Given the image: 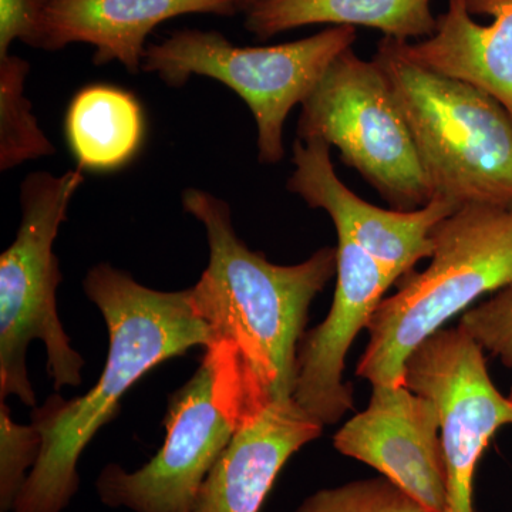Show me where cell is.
I'll use <instances>...</instances> for the list:
<instances>
[{
	"instance_id": "obj_1",
	"label": "cell",
	"mask_w": 512,
	"mask_h": 512,
	"mask_svg": "<svg viewBox=\"0 0 512 512\" xmlns=\"http://www.w3.org/2000/svg\"><path fill=\"white\" fill-rule=\"evenodd\" d=\"M183 207L207 231L210 261L190 288L191 302L208 328L204 357L215 404L238 430L292 399L309 308L338 272V249L320 248L301 264H272L238 237L221 198L188 188Z\"/></svg>"
},
{
	"instance_id": "obj_2",
	"label": "cell",
	"mask_w": 512,
	"mask_h": 512,
	"mask_svg": "<svg viewBox=\"0 0 512 512\" xmlns=\"http://www.w3.org/2000/svg\"><path fill=\"white\" fill-rule=\"evenodd\" d=\"M87 298L99 308L110 335L103 373L82 397L50 396L32 413L42 450L13 512H62L79 490L82 453L137 380L165 360L208 345V328L192 306L190 289L161 292L138 284L109 264L87 272Z\"/></svg>"
},
{
	"instance_id": "obj_3",
	"label": "cell",
	"mask_w": 512,
	"mask_h": 512,
	"mask_svg": "<svg viewBox=\"0 0 512 512\" xmlns=\"http://www.w3.org/2000/svg\"><path fill=\"white\" fill-rule=\"evenodd\" d=\"M431 241L430 265L403 276L370 320L356 375L372 386L404 384L414 349L477 299L512 284V208L464 205L434 227Z\"/></svg>"
},
{
	"instance_id": "obj_4",
	"label": "cell",
	"mask_w": 512,
	"mask_h": 512,
	"mask_svg": "<svg viewBox=\"0 0 512 512\" xmlns=\"http://www.w3.org/2000/svg\"><path fill=\"white\" fill-rule=\"evenodd\" d=\"M375 62L407 121L433 198L512 208V117L490 94L410 62L384 37Z\"/></svg>"
},
{
	"instance_id": "obj_5",
	"label": "cell",
	"mask_w": 512,
	"mask_h": 512,
	"mask_svg": "<svg viewBox=\"0 0 512 512\" xmlns=\"http://www.w3.org/2000/svg\"><path fill=\"white\" fill-rule=\"evenodd\" d=\"M83 181V168L77 167L62 175L30 174L20 188L22 221L0 258V400L16 396L35 407L26 363L33 340L45 343L56 390L82 383L83 357L70 346L57 315L63 276L53 244Z\"/></svg>"
},
{
	"instance_id": "obj_6",
	"label": "cell",
	"mask_w": 512,
	"mask_h": 512,
	"mask_svg": "<svg viewBox=\"0 0 512 512\" xmlns=\"http://www.w3.org/2000/svg\"><path fill=\"white\" fill-rule=\"evenodd\" d=\"M355 40L356 28L335 26L285 45L239 47L215 30L183 29L148 45L141 70L171 87H183L194 74L227 84L252 111L258 160L276 164L285 157L286 117Z\"/></svg>"
},
{
	"instance_id": "obj_7",
	"label": "cell",
	"mask_w": 512,
	"mask_h": 512,
	"mask_svg": "<svg viewBox=\"0 0 512 512\" xmlns=\"http://www.w3.org/2000/svg\"><path fill=\"white\" fill-rule=\"evenodd\" d=\"M298 138H320L396 211L431 201L412 131L379 64L352 47L338 56L302 103Z\"/></svg>"
},
{
	"instance_id": "obj_8",
	"label": "cell",
	"mask_w": 512,
	"mask_h": 512,
	"mask_svg": "<svg viewBox=\"0 0 512 512\" xmlns=\"http://www.w3.org/2000/svg\"><path fill=\"white\" fill-rule=\"evenodd\" d=\"M484 353L460 326L443 328L414 349L404 366V386L440 410L447 512H476L478 463L497 431L512 426V402L491 380Z\"/></svg>"
},
{
	"instance_id": "obj_9",
	"label": "cell",
	"mask_w": 512,
	"mask_h": 512,
	"mask_svg": "<svg viewBox=\"0 0 512 512\" xmlns=\"http://www.w3.org/2000/svg\"><path fill=\"white\" fill-rule=\"evenodd\" d=\"M167 436L156 456L136 471L109 464L96 481L101 503L134 512H192L202 483L235 430L214 400L207 359L170 399Z\"/></svg>"
},
{
	"instance_id": "obj_10",
	"label": "cell",
	"mask_w": 512,
	"mask_h": 512,
	"mask_svg": "<svg viewBox=\"0 0 512 512\" xmlns=\"http://www.w3.org/2000/svg\"><path fill=\"white\" fill-rule=\"evenodd\" d=\"M369 404L333 437L343 456L367 464L427 512H447L439 407L400 386H372Z\"/></svg>"
},
{
	"instance_id": "obj_11",
	"label": "cell",
	"mask_w": 512,
	"mask_h": 512,
	"mask_svg": "<svg viewBox=\"0 0 512 512\" xmlns=\"http://www.w3.org/2000/svg\"><path fill=\"white\" fill-rule=\"evenodd\" d=\"M336 232L338 284L328 316L303 335L292 396L322 426L338 423L353 410V387L343 380L346 356L356 336L369 328L384 293L397 284L346 232Z\"/></svg>"
},
{
	"instance_id": "obj_12",
	"label": "cell",
	"mask_w": 512,
	"mask_h": 512,
	"mask_svg": "<svg viewBox=\"0 0 512 512\" xmlns=\"http://www.w3.org/2000/svg\"><path fill=\"white\" fill-rule=\"evenodd\" d=\"M295 173L288 190L316 210L328 212L335 228L346 232L367 255L397 279L433 255L431 231L458 210L457 205L433 198L416 211L384 210L370 204L340 181L330 146L320 138L293 144Z\"/></svg>"
},
{
	"instance_id": "obj_13",
	"label": "cell",
	"mask_w": 512,
	"mask_h": 512,
	"mask_svg": "<svg viewBox=\"0 0 512 512\" xmlns=\"http://www.w3.org/2000/svg\"><path fill=\"white\" fill-rule=\"evenodd\" d=\"M323 426L292 399L269 407L234 436L202 483L192 512H259L289 458Z\"/></svg>"
},
{
	"instance_id": "obj_14",
	"label": "cell",
	"mask_w": 512,
	"mask_h": 512,
	"mask_svg": "<svg viewBox=\"0 0 512 512\" xmlns=\"http://www.w3.org/2000/svg\"><path fill=\"white\" fill-rule=\"evenodd\" d=\"M396 45L410 62L490 94L512 117V0H448L433 36Z\"/></svg>"
},
{
	"instance_id": "obj_15",
	"label": "cell",
	"mask_w": 512,
	"mask_h": 512,
	"mask_svg": "<svg viewBox=\"0 0 512 512\" xmlns=\"http://www.w3.org/2000/svg\"><path fill=\"white\" fill-rule=\"evenodd\" d=\"M237 12L235 0H49L36 47L59 50L87 43L96 49L97 66L120 62L127 72L138 73L147 37L160 23L190 13Z\"/></svg>"
},
{
	"instance_id": "obj_16",
	"label": "cell",
	"mask_w": 512,
	"mask_h": 512,
	"mask_svg": "<svg viewBox=\"0 0 512 512\" xmlns=\"http://www.w3.org/2000/svg\"><path fill=\"white\" fill-rule=\"evenodd\" d=\"M431 0H261L248 10L245 29L258 39L286 30L332 23L366 26L400 42L433 36L437 29Z\"/></svg>"
},
{
	"instance_id": "obj_17",
	"label": "cell",
	"mask_w": 512,
	"mask_h": 512,
	"mask_svg": "<svg viewBox=\"0 0 512 512\" xmlns=\"http://www.w3.org/2000/svg\"><path fill=\"white\" fill-rule=\"evenodd\" d=\"M64 124L67 143L83 170H116L134 157L144 134L138 101L110 86L77 93Z\"/></svg>"
},
{
	"instance_id": "obj_18",
	"label": "cell",
	"mask_w": 512,
	"mask_h": 512,
	"mask_svg": "<svg viewBox=\"0 0 512 512\" xmlns=\"http://www.w3.org/2000/svg\"><path fill=\"white\" fill-rule=\"evenodd\" d=\"M30 64L18 56L0 57V170L55 154L25 97Z\"/></svg>"
},
{
	"instance_id": "obj_19",
	"label": "cell",
	"mask_w": 512,
	"mask_h": 512,
	"mask_svg": "<svg viewBox=\"0 0 512 512\" xmlns=\"http://www.w3.org/2000/svg\"><path fill=\"white\" fill-rule=\"evenodd\" d=\"M295 512H427L387 478L350 481L309 495Z\"/></svg>"
},
{
	"instance_id": "obj_20",
	"label": "cell",
	"mask_w": 512,
	"mask_h": 512,
	"mask_svg": "<svg viewBox=\"0 0 512 512\" xmlns=\"http://www.w3.org/2000/svg\"><path fill=\"white\" fill-rule=\"evenodd\" d=\"M40 450L39 430L33 424L23 426L13 421L5 400H0V512L15 508Z\"/></svg>"
},
{
	"instance_id": "obj_21",
	"label": "cell",
	"mask_w": 512,
	"mask_h": 512,
	"mask_svg": "<svg viewBox=\"0 0 512 512\" xmlns=\"http://www.w3.org/2000/svg\"><path fill=\"white\" fill-rule=\"evenodd\" d=\"M460 328L512 370V284L464 312ZM508 399L512 402V384Z\"/></svg>"
},
{
	"instance_id": "obj_22",
	"label": "cell",
	"mask_w": 512,
	"mask_h": 512,
	"mask_svg": "<svg viewBox=\"0 0 512 512\" xmlns=\"http://www.w3.org/2000/svg\"><path fill=\"white\" fill-rule=\"evenodd\" d=\"M49 0H0V57L16 39L36 47Z\"/></svg>"
},
{
	"instance_id": "obj_23",
	"label": "cell",
	"mask_w": 512,
	"mask_h": 512,
	"mask_svg": "<svg viewBox=\"0 0 512 512\" xmlns=\"http://www.w3.org/2000/svg\"><path fill=\"white\" fill-rule=\"evenodd\" d=\"M261 2V0H235V5H237L238 12L239 10H244V12H248L252 6H255L256 3Z\"/></svg>"
}]
</instances>
